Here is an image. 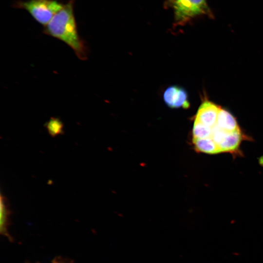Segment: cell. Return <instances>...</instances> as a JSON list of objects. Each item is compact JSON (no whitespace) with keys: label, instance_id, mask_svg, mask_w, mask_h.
<instances>
[{"label":"cell","instance_id":"obj_1","mask_svg":"<svg viewBox=\"0 0 263 263\" xmlns=\"http://www.w3.org/2000/svg\"><path fill=\"white\" fill-rule=\"evenodd\" d=\"M75 0H69L44 26L43 33L64 42L82 60L87 59L89 49L79 36L74 14Z\"/></svg>","mask_w":263,"mask_h":263},{"label":"cell","instance_id":"obj_2","mask_svg":"<svg viewBox=\"0 0 263 263\" xmlns=\"http://www.w3.org/2000/svg\"><path fill=\"white\" fill-rule=\"evenodd\" d=\"M64 5L59 0H28L17 1L13 6L25 10L37 22L45 26Z\"/></svg>","mask_w":263,"mask_h":263},{"label":"cell","instance_id":"obj_3","mask_svg":"<svg viewBox=\"0 0 263 263\" xmlns=\"http://www.w3.org/2000/svg\"><path fill=\"white\" fill-rule=\"evenodd\" d=\"M174 10L175 19L183 24L197 16L211 15L206 0H170Z\"/></svg>","mask_w":263,"mask_h":263},{"label":"cell","instance_id":"obj_4","mask_svg":"<svg viewBox=\"0 0 263 263\" xmlns=\"http://www.w3.org/2000/svg\"><path fill=\"white\" fill-rule=\"evenodd\" d=\"M163 97L165 104L171 109H188L190 106L188 92L178 85L168 87L165 90Z\"/></svg>","mask_w":263,"mask_h":263},{"label":"cell","instance_id":"obj_5","mask_svg":"<svg viewBox=\"0 0 263 263\" xmlns=\"http://www.w3.org/2000/svg\"><path fill=\"white\" fill-rule=\"evenodd\" d=\"M221 107L208 101L205 100L199 106L194 120L210 128L216 125L218 113Z\"/></svg>","mask_w":263,"mask_h":263},{"label":"cell","instance_id":"obj_6","mask_svg":"<svg viewBox=\"0 0 263 263\" xmlns=\"http://www.w3.org/2000/svg\"><path fill=\"white\" fill-rule=\"evenodd\" d=\"M244 138L240 129L233 132H225L218 146L221 152L237 153Z\"/></svg>","mask_w":263,"mask_h":263},{"label":"cell","instance_id":"obj_7","mask_svg":"<svg viewBox=\"0 0 263 263\" xmlns=\"http://www.w3.org/2000/svg\"><path fill=\"white\" fill-rule=\"evenodd\" d=\"M216 125L226 132H233L240 129L233 115L221 108L218 113Z\"/></svg>","mask_w":263,"mask_h":263},{"label":"cell","instance_id":"obj_8","mask_svg":"<svg viewBox=\"0 0 263 263\" xmlns=\"http://www.w3.org/2000/svg\"><path fill=\"white\" fill-rule=\"evenodd\" d=\"M0 203V233L9 240H12L11 236L9 234L8 230L11 211L7 199L1 194Z\"/></svg>","mask_w":263,"mask_h":263},{"label":"cell","instance_id":"obj_9","mask_svg":"<svg viewBox=\"0 0 263 263\" xmlns=\"http://www.w3.org/2000/svg\"><path fill=\"white\" fill-rule=\"evenodd\" d=\"M195 150L198 152H202L209 154L221 153L218 145L212 138H192Z\"/></svg>","mask_w":263,"mask_h":263},{"label":"cell","instance_id":"obj_10","mask_svg":"<svg viewBox=\"0 0 263 263\" xmlns=\"http://www.w3.org/2000/svg\"><path fill=\"white\" fill-rule=\"evenodd\" d=\"M212 128L207 127L194 120L192 128V138L211 137Z\"/></svg>","mask_w":263,"mask_h":263},{"label":"cell","instance_id":"obj_11","mask_svg":"<svg viewBox=\"0 0 263 263\" xmlns=\"http://www.w3.org/2000/svg\"><path fill=\"white\" fill-rule=\"evenodd\" d=\"M45 127L49 134L52 137H55L63 133V123L58 118L51 117L46 123Z\"/></svg>","mask_w":263,"mask_h":263},{"label":"cell","instance_id":"obj_12","mask_svg":"<svg viewBox=\"0 0 263 263\" xmlns=\"http://www.w3.org/2000/svg\"><path fill=\"white\" fill-rule=\"evenodd\" d=\"M51 263H72L69 261V260H67L66 259L57 257L55 259H54Z\"/></svg>","mask_w":263,"mask_h":263},{"label":"cell","instance_id":"obj_13","mask_svg":"<svg viewBox=\"0 0 263 263\" xmlns=\"http://www.w3.org/2000/svg\"><path fill=\"white\" fill-rule=\"evenodd\" d=\"M259 162L262 166H263V156L260 158L259 159Z\"/></svg>","mask_w":263,"mask_h":263}]
</instances>
